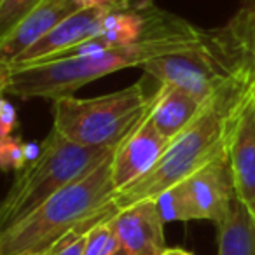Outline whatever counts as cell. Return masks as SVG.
<instances>
[{
  "instance_id": "obj_5",
  "label": "cell",
  "mask_w": 255,
  "mask_h": 255,
  "mask_svg": "<svg viewBox=\"0 0 255 255\" xmlns=\"http://www.w3.org/2000/svg\"><path fill=\"white\" fill-rule=\"evenodd\" d=\"M117 147L81 145L53 128L40 145L39 157L18 171L5 194L0 206V231L18 224L53 194L100 166Z\"/></svg>"
},
{
  "instance_id": "obj_14",
  "label": "cell",
  "mask_w": 255,
  "mask_h": 255,
  "mask_svg": "<svg viewBox=\"0 0 255 255\" xmlns=\"http://www.w3.org/2000/svg\"><path fill=\"white\" fill-rule=\"evenodd\" d=\"M217 255H255V219L252 210L236 199L229 215L217 226Z\"/></svg>"
},
{
  "instance_id": "obj_23",
  "label": "cell",
  "mask_w": 255,
  "mask_h": 255,
  "mask_svg": "<svg viewBox=\"0 0 255 255\" xmlns=\"http://www.w3.org/2000/svg\"><path fill=\"white\" fill-rule=\"evenodd\" d=\"M161 255H194V254L184 250V248H166Z\"/></svg>"
},
{
  "instance_id": "obj_20",
  "label": "cell",
  "mask_w": 255,
  "mask_h": 255,
  "mask_svg": "<svg viewBox=\"0 0 255 255\" xmlns=\"http://www.w3.org/2000/svg\"><path fill=\"white\" fill-rule=\"evenodd\" d=\"M18 128V116L16 109L9 100H0V138L14 135V129Z\"/></svg>"
},
{
  "instance_id": "obj_19",
  "label": "cell",
  "mask_w": 255,
  "mask_h": 255,
  "mask_svg": "<svg viewBox=\"0 0 255 255\" xmlns=\"http://www.w3.org/2000/svg\"><path fill=\"white\" fill-rule=\"evenodd\" d=\"M102 220H105V219L93 220V222H88V224H84V226L74 229L72 233H68L67 236L61 238V240L58 241V243L54 245L49 252H47V255H84L88 231L91 229L95 224L102 222Z\"/></svg>"
},
{
  "instance_id": "obj_17",
  "label": "cell",
  "mask_w": 255,
  "mask_h": 255,
  "mask_svg": "<svg viewBox=\"0 0 255 255\" xmlns=\"http://www.w3.org/2000/svg\"><path fill=\"white\" fill-rule=\"evenodd\" d=\"M42 0H2L0 2V39L12 32Z\"/></svg>"
},
{
  "instance_id": "obj_18",
  "label": "cell",
  "mask_w": 255,
  "mask_h": 255,
  "mask_svg": "<svg viewBox=\"0 0 255 255\" xmlns=\"http://www.w3.org/2000/svg\"><path fill=\"white\" fill-rule=\"evenodd\" d=\"M28 164L26 157V143L21 136L11 135L0 138V166L4 171H21Z\"/></svg>"
},
{
  "instance_id": "obj_6",
  "label": "cell",
  "mask_w": 255,
  "mask_h": 255,
  "mask_svg": "<svg viewBox=\"0 0 255 255\" xmlns=\"http://www.w3.org/2000/svg\"><path fill=\"white\" fill-rule=\"evenodd\" d=\"M142 82L96 98L63 96L53 102V128L86 147H116L145 119L154 103Z\"/></svg>"
},
{
  "instance_id": "obj_4",
  "label": "cell",
  "mask_w": 255,
  "mask_h": 255,
  "mask_svg": "<svg viewBox=\"0 0 255 255\" xmlns=\"http://www.w3.org/2000/svg\"><path fill=\"white\" fill-rule=\"evenodd\" d=\"M142 68L161 84H175L206 103L231 81L254 75L243 11L238 9L220 28L203 30L189 49L150 60Z\"/></svg>"
},
{
  "instance_id": "obj_22",
  "label": "cell",
  "mask_w": 255,
  "mask_h": 255,
  "mask_svg": "<svg viewBox=\"0 0 255 255\" xmlns=\"http://www.w3.org/2000/svg\"><path fill=\"white\" fill-rule=\"evenodd\" d=\"M81 9L89 7H136L149 4L152 0H75Z\"/></svg>"
},
{
  "instance_id": "obj_9",
  "label": "cell",
  "mask_w": 255,
  "mask_h": 255,
  "mask_svg": "<svg viewBox=\"0 0 255 255\" xmlns=\"http://www.w3.org/2000/svg\"><path fill=\"white\" fill-rule=\"evenodd\" d=\"M168 145L170 140L157 131L147 114L145 119L128 135V138H124L114 154L112 177L117 192L149 173Z\"/></svg>"
},
{
  "instance_id": "obj_16",
  "label": "cell",
  "mask_w": 255,
  "mask_h": 255,
  "mask_svg": "<svg viewBox=\"0 0 255 255\" xmlns=\"http://www.w3.org/2000/svg\"><path fill=\"white\" fill-rule=\"evenodd\" d=\"M119 254V236H117L114 217L95 224L88 231L84 255H117Z\"/></svg>"
},
{
  "instance_id": "obj_13",
  "label": "cell",
  "mask_w": 255,
  "mask_h": 255,
  "mask_svg": "<svg viewBox=\"0 0 255 255\" xmlns=\"http://www.w3.org/2000/svg\"><path fill=\"white\" fill-rule=\"evenodd\" d=\"M205 103L175 84H161L149 117L166 140H175L198 117Z\"/></svg>"
},
{
  "instance_id": "obj_26",
  "label": "cell",
  "mask_w": 255,
  "mask_h": 255,
  "mask_svg": "<svg viewBox=\"0 0 255 255\" xmlns=\"http://www.w3.org/2000/svg\"><path fill=\"white\" fill-rule=\"evenodd\" d=\"M0 2H2V0H0Z\"/></svg>"
},
{
  "instance_id": "obj_2",
  "label": "cell",
  "mask_w": 255,
  "mask_h": 255,
  "mask_svg": "<svg viewBox=\"0 0 255 255\" xmlns=\"http://www.w3.org/2000/svg\"><path fill=\"white\" fill-rule=\"evenodd\" d=\"M114 154L88 175L53 194L28 217L0 231V255L47 254L77 227L116 215Z\"/></svg>"
},
{
  "instance_id": "obj_12",
  "label": "cell",
  "mask_w": 255,
  "mask_h": 255,
  "mask_svg": "<svg viewBox=\"0 0 255 255\" xmlns=\"http://www.w3.org/2000/svg\"><path fill=\"white\" fill-rule=\"evenodd\" d=\"M77 11L81 7L75 0H42L9 35L0 39V65H11L37 40Z\"/></svg>"
},
{
  "instance_id": "obj_8",
  "label": "cell",
  "mask_w": 255,
  "mask_h": 255,
  "mask_svg": "<svg viewBox=\"0 0 255 255\" xmlns=\"http://www.w3.org/2000/svg\"><path fill=\"white\" fill-rule=\"evenodd\" d=\"M114 9L119 7H89L74 12L5 67H30V65L44 63L63 51L93 39L103 30L107 16Z\"/></svg>"
},
{
  "instance_id": "obj_21",
  "label": "cell",
  "mask_w": 255,
  "mask_h": 255,
  "mask_svg": "<svg viewBox=\"0 0 255 255\" xmlns=\"http://www.w3.org/2000/svg\"><path fill=\"white\" fill-rule=\"evenodd\" d=\"M240 9L243 11L245 23H247V35L252 51V63H254V75H255V0H247Z\"/></svg>"
},
{
  "instance_id": "obj_7",
  "label": "cell",
  "mask_w": 255,
  "mask_h": 255,
  "mask_svg": "<svg viewBox=\"0 0 255 255\" xmlns=\"http://www.w3.org/2000/svg\"><path fill=\"white\" fill-rule=\"evenodd\" d=\"M196 220H210L215 226L226 220L238 199L236 180L231 168L229 154L201 168L184 180Z\"/></svg>"
},
{
  "instance_id": "obj_15",
  "label": "cell",
  "mask_w": 255,
  "mask_h": 255,
  "mask_svg": "<svg viewBox=\"0 0 255 255\" xmlns=\"http://www.w3.org/2000/svg\"><path fill=\"white\" fill-rule=\"evenodd\" d=\"M154 201H156L157 212H159L164 224L196 220L184 182H180V184L173 185V187H170L168 191H164L163 194L157 196Z\"/></svg>"
},
{
  "instance_id": "obj_25",
  "label": "cell",
  "mask_w": 255,
  "mask_h": 255,
  "mask_svg": "<svg viewBox=\"0 0 255 255\" xmlns=\"http://www.w3.org/2000/svg\"><path fill=\"white\" fill-rule=\"evenodd\" d=\"M39 255H47V254H39Z\"/></svg>"
},
{
  "instance_id": "obj_24",
  "label": "cell",
  "mask_w": 255,
  "mask_h": 255,
  "mask_svg": "<svg viewBox=\"0 0 255 255\" xmlns=\"http://www.w3.org/2000/svg\"><path fill=\"white\" fill-rule=\"evenodd\" d=\"M252 213H254V219H255V208H254V212H252Z\"/></svg>"
},
{
  "instance_id": "obj_1",
  "label": "cell",
  "mask_w": 255,
  "mask_h": 255,
  "mask_svg": "<svg viewBox=\"0 0 255 255\" xmlns=\"http://www.w3.org/2000/svg\"><path fill=\"white\" fill-rule=\"evenodd\" d=\"M255 82L254 75H243L212 96L194 121L171 140L154 168L142 178L124 187L114 198L116 210H124L142 201H154L173 185L208 166L227 152L234 117Z\"/></svg>"
},
{
  "instance_id": "obj_10",
  "label": "cell",
  "mask_w": 255,
  "mask_h": 255,
  "mask_svg": "<svg viewBox=\"0 0 255 255\" xmlns=\"http://www.w3.org/2000/svg\"><path fill=\"white\" fill-rule=\"evenodd\" d=\"M231 168L236 180L238 199L255 208V82L248 89L229 135L227 145Z\"/></svg>"
},
{
  "instance_id": "obj_11",
  "label": "cell",
  "mask_w": 255,
  "mask_h": 255,
  "mask_svg": "<svg viewBox=\"0 0 255 255\" xmlns=\"http://www.w3.org/2000/svg\"><path fill=\"white\" fill-rule=\"evenodd\" d=\"M119 254L117 255H161L166 250L164 222L156 201H142L114 215Z\"/></svg>"
},
{
  "instance_id": "obj_3",
  "label": "cell",
  "mask_w": 255,
  "mask_h": 255,
  "mask_svg": "<svg viewBox=\"0 0 255 255\" xmlns=\"http://www.w3.org/2000/svg\"><path fill=\"white\" fill-rule=\"evenodd\" d=\"M198 40L199 39L147 40V42L131 44V46L102 51V53L63 58V60L37 63L30 67L0 65L2 93L18 96L19 100L47 98L54 102L63 96H72L74 91H77L82 86L123 68H142L150 60L185 51L194 46Z\"/></svg>"
}]
</instances>
